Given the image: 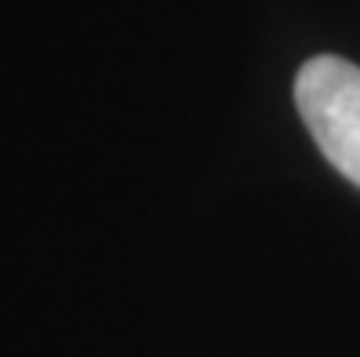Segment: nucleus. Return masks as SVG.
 <instances>
[{"mask_svg":"<svg viewBox=\"0 0 360 357\" xmlns=\"http://www.w3.org/2000/svg\"><path fill=\"white\" fill-rule=\"evenodd\" d=\"M295 102L321 150L360 186V70L346 58H309L295 80Z\"/></svg>","mask_w":360,"mask_h":357,"instance_id":"1","label":"nucleus"}]
</instances>
